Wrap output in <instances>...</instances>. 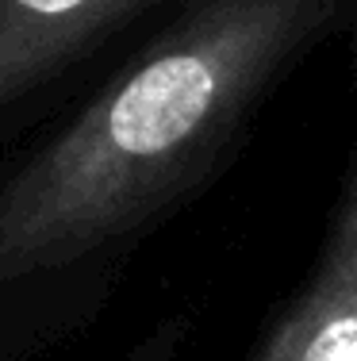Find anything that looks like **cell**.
Segmentation results:
<instances>
[{
  "mask_svg": "<svg viewBox=\"0 0 357 361\" xmlns=\"http://www.w3.org/2000/svg\"><path fill=\"white\" fill-rule=\"evenodd\" d=\"M350 89L357 104V16L346 27ZM357 119V111H353ZM246 361H357V123L330 227L300 292L261 334Z\"/></svg>",
  "mask_w": 357,
  "mask_h": 361,
  "instance_id": "obj_3",
  "label": "cell"
},
{
  "mask_svg": "<svg viewBox=\"0 0 357 361\" xmlns=\"http://www.w3.org/2000/svg\"><path fill=\"white\" fill-rule=\"evenodd\" d=\"M357 0H184L134 58L0 161V361H42L234 161L273 89Z\"/></svg>",
  "mask_w": 357,
  "mask_h": 361,
  "instance_id": "obj_1",
  "label": "cell"
},
{
  "mask_svg": "<svg viewBox=\"0 0 357 361\" xmlns=\"http://www.w3.org/2000/svg\"><path fill=\"white\" fill-rule=\"evenodd\" d=\"M184 0H0V161L134 58Z\"/></svg>",
  "mask_w": 357,
  "mask_h": 361,
  "instance_id": "obj_2",
  "label": "cell"
}]
</instances>
